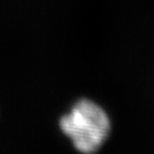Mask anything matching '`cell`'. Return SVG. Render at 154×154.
I'll use <instances>...</instances> for the list:
<instances>
[{"label": "cell", "instance_id": "6da1fadb", "mask_svg": "<svg viewBox=\"0 0 154 154\" xmlns=\"http://www.w3.org/2000/svg\"><path fill=\"white\" fill-rule=\"evenodd\" d=\"M60 126L74 147L83 154L96 153L111 130L106 112L89 99L79 100L70 113L62 116Z\"/></svg>", "mask_w": 154, "mask_h": 154}]
</instances>
